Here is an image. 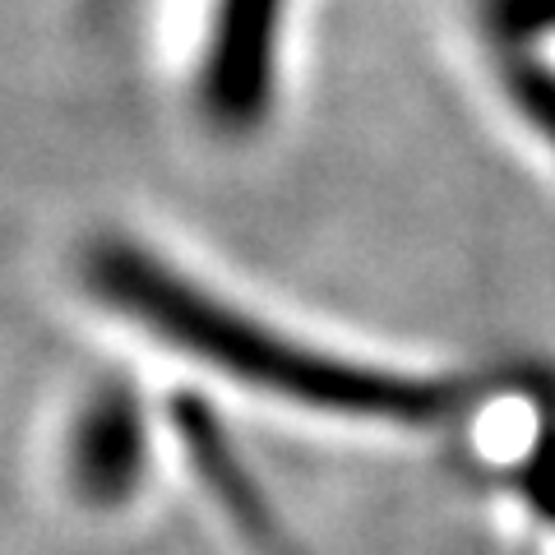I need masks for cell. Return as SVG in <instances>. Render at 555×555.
Segmentation results:
<instances>
[{
    "mask_svg": "<svg viewBox=\"0 0 555 555\" xmlns=\"http://www.w3.org/2000/svg\"><path fill=\"white\" fill-rule=\"evenodd\" d=\"M486 24L505 42L532 38L537 28L555 24V0H491V5H486Z\"/></svg>",
    "mask_w": 555,
    "mask_h": 555,
    "instance_id": "5",
    "label": "cell"
},
{
    "mask_svg": "<svg viewBox=\"0 0 555 555\" xmlns=\"http://www.w3.org/2000/svg\"><path fill=\"white\" fill-rule=\"evenodd\" d=\"M144 467V449H139V422L126 398H98L83 412L75 430V449H69V477L75 491L93 505H116L126 500Z\"/></svg>",
    "mask_w": 555,
    "mask_h": 555,
    "instance_id": "3",
    "label": "cell"
},
{
    "mask_svg": "<svg viewBox=\"0 0 555 555\" xmlns=\"http://www.w3.org/2000/svg\"><path fill=\"white\" fill-rule=\"evenodd\" d=\"M278 0H222L218 42L208 61V102L228 126H246L264 107Z\"/></svg>",
    "mask_w": 555,
    "mask_h": 555,
    "instance_id": "2",
    "label": "cell"
},
{
    "mask_svg": "<svg viewBox=\"0 0 555 555\" xmlns=\"http://www.w3.org/2000/svg\"><path fill=\"white\" fill-rule=\"evenodd\" d=\"M505 83L514 102L524 107V116L555 144V75H546L542 65L524 56H505Z\"/></svg>",
    "mask_w": 555,
    "mask_h": 555,
    "instance_id": "4",
    "label": "cell"
},
{
    "mask_svg": "<svg viewBox=\"0 0 555 555\" xmlns=\"http://www.w3.org/2000/svg\"><path fill=\"white\" fill-rule=\"evenodd\" d=\"M89 278L116 310L158 328V338L185 347L190 357L246 379L255 389L297 398L320 412L371 416V422H436L449 412V389L306 352V347L232 315L228 306L208 301L199 287L181 283L177 273H167L158 259L139 250L102 246L89 264Z\"/></svg>",
    "mask_w": 555,
    "mask_h": 555,
    "instance_id": "1",
    "label": "cell"
}]
</instances>
